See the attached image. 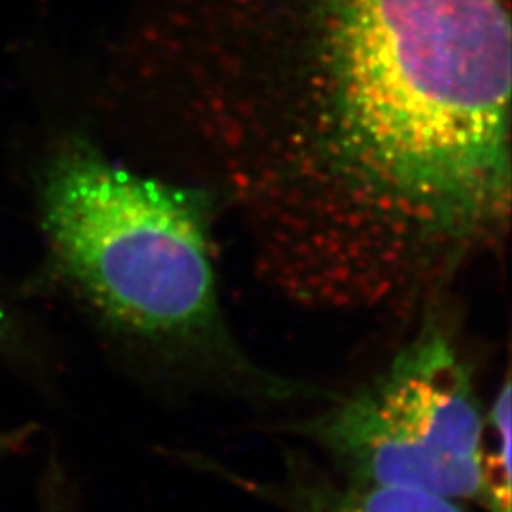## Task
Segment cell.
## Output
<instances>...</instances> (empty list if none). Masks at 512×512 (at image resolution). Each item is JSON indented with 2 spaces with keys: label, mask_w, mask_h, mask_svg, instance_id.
<instances>
[{
  "label": "cell",
  "mask_w": 512,
  "mask_h": 512,
  "mask_svg": "<svg viewBox=\"0 0 512 512\" xmlns=\"http://www.w3.org/2000/svg\"><path fill=\"white\" fill-rule=\"evenodd\" d=\"M217 220L202 190L120 164L80 137L44 167L55 262L110 329L179 378L275 403L313 393L239 344L220 296Z\"/></svg>",
  "instance_id": "obj_2"
},
{
  "label": "cell",
  "mask_w": 512,
  "mask_h": 512,
  "mask_svg": "<svg viewBox=\"0 0 512 512\" xmlns=\"http://www.w3.org/2000/svg\"><path fill=\"white\" fill-rule=\"evenodd\" d=\"M4 334V317H2V311H0V338Z\"/></svg>",
  "instance_id": "obj_7"
},
{
  "label": "cell",
  "mask_w": 512,
  "mask_h": 512,
  "mask_svg": "<svg viewBox=\"0 0 512 512\" xmlns=\"http://www.w3.org/2000/svg\"><path fill=\"white\" fill-rule=\"evenodd\" d=\"M23 433H0V458L21 444Z\"/></svg>",
  "instance_id": "obj_6"
},
{
  "label": "cell",
  "mask_w": 512,
  "mask_h": 512,
  "mask_svg": "<svg viewBox=\"0 0 512 512\" xmlns=\"http://www.w3.org/2000/svg\"><path fill=\"white\" fill-rule=\"evenodd\" d=\"M160 167L317 311H420L511 228V0H145Z\"/></svg>",
  "instance_id": "obj_1"
},
{
  "label": "cell",
  "mask_w": 512,
  "mask_h": 512,
  "mask_svg": "<svg viewBox=\"0 0 512 512\" xmlns=\"http://www.w3.org/2000/svg\"><path fill=\"white\" fill-rule=\"evenodd\" d=\"M421 311L418 327L384 366L332 395L293 433L323 452L338 475L482 509L488 408L442 300Z\"/></svg>",
  "instance_id": "obj_3"
},
{
  "label": "cell",
  "mask_w": 512,
  "mask_h": 512,
  "mask_svg": "<svg viewBox=\"0 0 512 512\" xmlns=\"http://www.w3.org/2000/svg\"><path fill=\"white\" fill-rule=\"evenodd\" d=\"M511 376L507 374L486 412L484 503L486 512H511Z\"/></svg>",
  "instance_id": "obj_5"
},
{
  "label": "cell",
  "mask_w": 512,
  "mask_h": 512,
  "mask_svg": "<svg viewBox=\"0 0 512 512\" xmlns=\"http://www.w3.org/2000/svg\"><path fill=\"white\" fill-rule=\"evenodd\" d=\"M262 494L270 495L283 512H469L463 503L442 495L327 475L298 459H291L287 476Z\"/></svg>",
  "instance_id": "obj_4"
}]
</instances>
